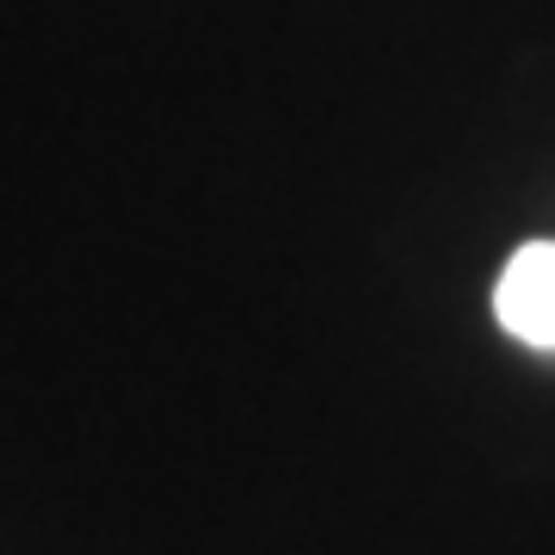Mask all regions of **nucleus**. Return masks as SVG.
Wrapping results in <instances>:
<instances>
[{"label": "nucleus", "instance_id": "nucleus-1", "mask_svg": "<svg viewBox=\"0 0 555 555\" xmlns=\"http://www.w3.org/2000/svg\"><path fill=\"white\" fill-rule=\"evenodd\" d=\"M500 327L537 352H555V241H525L494 284Z\"/></svg>", "mask_w": 555, "mask_h": 555}]
</instances>
